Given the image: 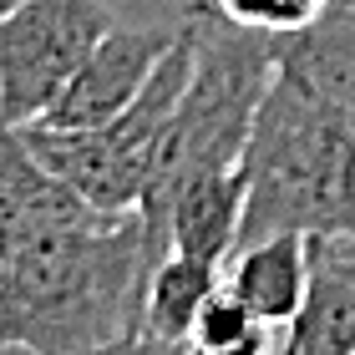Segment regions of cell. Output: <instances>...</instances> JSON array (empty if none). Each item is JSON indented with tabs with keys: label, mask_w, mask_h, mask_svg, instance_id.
<instances>
[{
	"label": "cell",
	"mask_w": 355,
	"mask_h": 355,
	"mask_svg": "<svg viewBox=\"0 0 355 355\" xmlns=\"http://www.w3.org/2000/svg\"><path fill=\"white\" fill-rule=\"evenodd\" d=\"M218 15H229L239 26L269 31V36H289V31L310 26L330 0H208Z\"/></svg>",
	"instance_id": "obj_13"
},
{
	"label": "cell",
	"mask_w": 355,
	"mask_h": 355,
	"mask_svg": "<svg viewBox=\"0 0 355 355\" xmlns=\"http://www.w3.org/2000/svg\"><path fill=\"white\" fill-rule=\"evenodd\" d=\"M0 355H36V350H26V345H0Z\"/></svg>",
	"instance_id": "obj_16"
},
{
	"label": "cell",
	"mask_w": 355,
	"mask_h": 355,
	"mask_svg": "<svg viewBox=\"0 0 355 355\" xmlns=\"http://www.w3.org/2000/svg\"><path fill=\"white\" fill-rule=\"evenodd\" d=\"M223 289L249 304L254 320L279 330L300 310L310 289V239L304 234H264L239 244L223 259Z\"/></svg>",
	"instance_id": "obj_10"
},
{
	"label": "cell",
	"mask_w": 355,
	"mask_h": 355,
	"mask_svg": "<svg viewBox=\"0 0 355 355\" xmlns=\"http://www.w3.org/2000/svg\"><path fill=\"white\" fill-rule=\"evenodd\" d=\"M239 173V244L264 234L355 239V132L289 67H274L269 76Z\"/></svg>",
	"instance_id": "obj_2"
},
{
	"label": "cell",
	"mask_w": 355,
	"mask_h": 355,
	"mask_svg": "<svg viewBox=\"0 0 355 355\" xmlns=\"http://www.w3.org/2000/svg\"><path fill=\"white\" fill-rule=\"evenodd\" d=\"M274 355H355V239H310V289Z\"/></svg>",
	"instance_id": "obj_8"
},
{
	"label": "cell",
	"mask_w": 355,
	"mask_h": 355,
	"mask_svg": "<svg viewBox=\"0 0 355 355\" xmlns=\"http://www.w3.org/2000/svg\"><path fill=\"white\" fill-rule=\"evenodd\" d=\"M239 218H244V173H208L193 178L163 203L148 234V249L163 254H198V259H229L239 244Z\"/></svg>",
	"instance_id": "obj_9"
},
{
	"label": "cell",
	"mask_w": 355,
	"mask_h": 355,
	"mask_svg": "<svg viewBox=\"0 0 355 355\" xmlns=\"http://www.w3.org/2000/svg\"><path fill=\"white\" fill-rule=\"evenodd\" d=\"M274 67H279V36L239 26L214 6L193 10V67L168 117L153 183L137 203L142 229H153L163 203L183 183L239 168Z\"/></svg>",
	"instance_id": "obj_3"
},
{
	"label": "cell",
	"mask_w": 355,
	"mask_h": 355,
	"mask_svg": "<svg viewBox=\"0 0 355 355\" xmlns=\"http://www.w3.org/2000/svg\"><path fill=\"white\" fill-rule=\"evenodd\" d=\"M274 325H259L244 340H229V345H203V340H183V355H274Z\"/></svg>",
	"instance_id": "obj_14"
},
{
	"label": "cell",
	"mask_w": 355,
	"mask_h": 355,
	"mask_svg": "<svg viewBox=\"0 0 355 355\" xmlns=\"http://www.w3.org/2000/svg\"><path fill=\"white\" fill-rule=\"evenodd\" d=\"M173 36H178V26H122L117 21L82 56V67L61 82V92L46 102V112L36 122L61 127V132H82V127L117 117V112L148 87V76H153L157 61H163V51L173 46Z\"/></svg>",
	"instance_id": "obj_6"
},
{
	"label": "cell",
	"mask_w": 355,
	"mask_h": 355,
	"mask_svg": "<svg viewBox=\"0 0 355 355\" xmlns=\"http://www.w3.org/2000/svg\"><path fill=\"white\" fill-rule=\"evenodd\" d=\"M223 284L218 259H198V254H163L148 279H142V304H137V330L157 335V340H188L193 320H198L203 300Z\"/></svg>",
	"instance_id": "obj_12"
},
{
	"label": "cell",
	"mask_w": 355,
	"mask_h": 355,
	"mask_svg": "<svg viewBox=\"0 0 355 355\" xmlns=\"http://www.w3.org/2000/svg\"><path fill=\"white\" fill-rule=\"evenodd\" d=\"M188 67H193V10L178 21V36L163 51V61L153 67L148 87L117 117L82 127V132H61V127H41V122H26L21 132L31 142V153L71 193H82L92 208H102V214H132L153 183L163 132H168V117L178 107V92L188 82Z\"/></svg>",
	"instance_id": "obj_4"
},
{
	"label": "cell",
	"mask_w": 355,
	"mask_h": 355,
	"mask_svg": "<svg viewBox=\"0 0 355 355\" xmlns=\"http://www.w3.org/2000/svg\"><path fill=\"white\" fill-rule=\"evenodd\" d=\"M15 6H26V0H0V21H6V15H10Z\"/></svg>",
	"instance_id": "obj_17"
},
{
	"label": "cell",
	"mask_w": 355,
	"mask_h": 355,
	"mask_svg": "<svg viewBox=\"0 0 355 355\" xmlns=\"http://www.w3.org/2000/svg\"><path fill=\"white\" fill-rule=\"evenodd\" d=\"M117 26L107 0H26L0 21V112L36 122L61 82Z\"/></svg>",
	"instance_id": "obj_5"
},
{
	"label": "cell",
	"mask_w": 355,
	"mask_h": 355,
	"mask_svg": "<svg viewBox=\"0 0 355 355\" xmlns=\"http://www.w3.org/2000/svg\"><path fill=\"white\" fill-rule=\"evenodd\" d=\"M330 6H355V0H330Z\"/></svg>",
	"instance_id": "obj_18"
},
{
	"label": "cell",
	"mask_w": 355,
	"mask_h": 355,
	"mask_svg": "<svg viewBox=\"0 0 355 355\" xmlns=\"http://www.w3.org/2000/svg\"><path fill=\"white\" fill-rule=\"evenodd\" d=\"M102 218L82 193H71L61 178L31 153L26 132L0 112V254L31 249L41 239Z\"/></svg>",
	"instance_id": "obj_7"
},
{
	"label": "cell",
	"mask_w": 355,
	"mask_h": 355,
	"mask_svg": "<svg viewBox=\"0 0 355 355\" xmlns=\"http://www.w3.org/2000/svg\"><path fill=\"white\" fill-rule=\"evenodd\" d=\"M96 355H183V340H157V335H148V330H132V335L112 340Z\"/></svg>",
	"instance_id": "obj_15"
},
{
	"label": "cell",
	"mask_w": 355,
	"mask_h": 355,
	"mask_svg": "<svg viewBox=\"0 0 355 355\" xmlns=\"http://www.w3.org/2000/svg\"><path fill=\"white\" fill-rule=\"evenodd\" d=\"M157 264L137 208L102 214L0 254V345L36 355H96L137 330L142 279Z\"/></svg>",
	"instance_id": "obj_1"
},
{
	"label": "cell",
	"mask_w": 355,
	"mask_h": 355,
	"mask_svg": "<svg viewBox=\"0 0 355 355\" xmlns=\"http://www.w3.org/2000/svg\"><path fill=\"white\" fill-rule=\"evenodd\" d=\"M279 67L304 76L355 132V6H325L310 26L279 36Z\"/></svg>",
	"instance_id": "obj_11"
}]
</instances>
